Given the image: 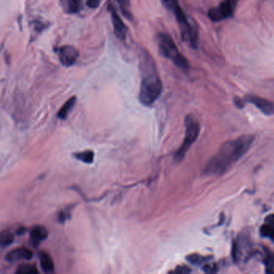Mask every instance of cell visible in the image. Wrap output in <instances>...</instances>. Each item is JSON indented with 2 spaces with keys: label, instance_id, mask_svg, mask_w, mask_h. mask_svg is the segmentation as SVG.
<instances>
[{
  "label": "cell",
  "instance_id": "obj_12",
  "mask_svg": "<svg viewBox=\"0 0 274 274\" xmlns=\"http://www.w3.org/2000/svg\"><path fill=\"white\" fill-rule=\"evenodd\" d=\"M60 6L66 14H77L82 9L83 0H60Z\"/></svg>",
  "mask_w": 274,
  "mask_h": 274
},
{
  "label": "cell",
  "instance_id": "obj_15",
  "mask_svg": "<svg viewBox=\"0 0 274 274\" xmlns=\"http://www.w3.org/2000/svg\"><path fill=\"white\" fill-rule=\"evenodd\" d=\"M76 102H77V97H72L69 98L61 107V109L59 110L58 113H57L58 118L61 119V120H65L68 117L69 112L73 109Z\"/></svg>",
  "mask_w": 274,
  "mask_h": 274
},
{
  "label": "cell",
  "instance_id": "obj_18",
  "mask_svg": "<svg viewBox=\"0 0 274 274\" xmlns=\"http://www.w3.org/2000/svg\"><path fill=\"white\" fill-rule=\"evenodd\" d=\"M16 273L17 274H34L38 273L37 266L33 264H22L17 268Z\"/></svg>",
  "mask_w": 274,
  "mask_h": 274
},
{
  "label": "cell",
  "instance_id": "obj_2",
  "mask_svg": "<svg viewBox=\"0 0 274 274\" xmlns=\"http://www.w3.org/2000/svg\"><path fill=\"white\" fill-rule=\"evenodd\" d=\"M140 69L142 79L139 97L143 105L150 106L160 97L163 84L156 62L148 51H142L140 53Z\"/></svg>",
  "mask_w": 274,
  "mask_h": 274
},
{
  "label": "cell",
  "instance_id": "obj_9",
  "mask_svg": "<svg viewBox=\"0 0 274 274\" xmlns=\"http://www.w3.org/2000/svg\"><path fill=\"white\" fill-rule=\"evenodd\" d=\"M109 11L111 14V20H112L115 36L120 41H125L127 31H128L125 23L123 22L120 16L117 14V11L115 10L113 5H109Z\"/></svg>",
  "mask_w": 274,
  "mask_h": 274
},
{
  "label": "cell",
  "instance_id": "obj_17",
  "mask_svg": "<svg viewBox=\"0 0 274 274\" xmlns=\"http://www.w3.org/2000/svg\"><path fill=\"white\" fill-rule=\"evenodd\" d=\"M117 2L124 17L128 20H132L129 0H117Z\"/></svg>",
  "mask_w": 274,
  "mask_h": 274
},
{
  "label": "cell",
  "instance_id": "obj_5",
  "mask_svg": "<svg viewBox=\"0 0 274 274\" xmlns=\"http://www.w3.org/2000/svg\"><path fill=\"white\" fill-rule=\"evenodd\" d=\"M185 136L184 142L180 146V148L176 151L174 156V160L176 163H180L185 158L188 150L192 147V144L197 140L200 135V123L193 115H188L185 118Z\"/></svg>",
  "mask_w": 274,
  "mask_h": 274
},
{
  "label": "cell",
  "instance_id": "obj_25",
  "mask_svg": "<svg viewBox=\"0 0 274 274\" xmlns=\"http://www.w3.org/2000/svg\"><path fill=\"white\" fill-rule=\"evenodd\" d=\"M100 4H101V0H87L86 1V6L92 9H97Z\"/></svg>",
  "mask_w": 274,
  "mask_h": 274
},
{
  "label": "cell",
  "instance_id": "obj_26",
  "mask_svg": "<svg viewBox=\"0 0 274 274\" xmlns=\"http://www.w3.org/2000/svg\"><path fill=\"white\" fill-rule=\"evenodd\" d=\"M203 269H204V271L205 272H215L216 271V265H215V264H214V265L205 264V265L204 266Z\"/></svg>",
  "mask_w": 274,
  "mask_h": 274
},
{
  "label": "cell",
  "instance_id": "obj_10",
  "mask_svg": "<svg viewBox=\"0 0 274 274\" xmlns=\"http://www.w3.org/2000/svg\"><path fill=\"white\" fill-rule=\"evenodd\" d=\"M33 252L29 248L25 247L15 248L7 254L6 260L9 262H15L17 260H30L33 259Z\"/></svg>",
  "mask_w": 274,
  "mask_h": 274
},
{
  "label": "cell",
  "instance_id": "obj_6",
  "mask_svg": "<svg viewBox=\"0 0 274 274\" xmlns=\"http://www.w3.org/2000/svg\"><path fill=\"white\" fill-rule=\"evenodd\" d=\"M238 0H223L219 6L208 12V17L214 22L224 21L233 17Z\"/></svg>",
  "mask_w": 274,
  "mask_h": 274
},
{
  "label": "cell",
  "instance_id": "obj_13",
  "mask_svg": "<svg viewBox=\"0 0 274 274\" xmlns=\"http://www.w3.org/2000/svg\"><path fill=\"white\" fill-rule=\"evenodd\" d=\"M260 232L263 237L269 238L274 242V214L268 215L264 219V224L260 227Z\"/></svg>",
  "mask_w": 274,
  "mask_h": 274
},
{
  "label": "cell",
  "instance_id": "obj_21",
  "mask_svg": "<svg viewBox=\"0 0 274 274\" xmlns=\"http://www.w3.org/2000/svg\"><path fill=\"white\" fill-rule=\"evenodd\" d=\"M264 263H265L266 272H272L274 269V255L268 249L266 250Z\"/></svg>",
  "mask_w": 274,
  "mask_h": 274
},
{
  "label": "cell",
  "instance_id": "obj_16",
  "mask_svg": "<svg viewBox=\"0 0 274 274\" xmlns=\"http://www.w3.org/2000/svg\"><path fill=\"white\" fill-rule=\"evenodd\" d=\"M73 156L76 160L87 164H93V160H94V152L90 150L85 151V152H77V153H75Z\"/></svg>",
  "mask_w": 274,
  "mask_h": 274
},
{
  "label": "cell",
  "instance_id": "obj_11",
  "mask_svg": "<svg viewBox=\"0 0 274 274\" xmlns=\"http://www.w3.org/2000/svg\"><path fill=\"white\" fill-rule=\"evenodd\" d=\"M48 235H49L48 230L44 226H34L30 232L31 244L34 247H37L41 244L43 240H46Z\"/></svg>",
  "mask_w": 274,
  "mask_h": 274
},
{
  "label": "cell",
  "instance_id": "obj_8",
  "mask_svg": "<svg viewBox=\"0 0 274 274\" xmlns=\"http://www.w3.org/2000/svg\"><path fill=\"white\" fill-rule=\"evenodd\" d=\"M244 101V102L250 103L255 105L264 114L268 115V116L274 114V102L268 101L267 99L258 97L255 95H248L246 96Z\"/></svg>",
  "mask_w": 274,
  "mask_h": 274
},
{
  "label": "cell",
  "instance_id": "obj_23",
  "mask_svg": "<svg viewBox=\"0 0 274 274\" xmlns=\"http://www.w3.org/2000/svg\"><path fill=\"white\" fill-rule=\"evenodd\" d=\"M192 272V269L187 265H179L174 270V273L187 274Z\"/></svg>",
  "mask_w": 274,
  "mask_h": 274
},
{
  "label": "cell",
  "instance_id": "obj_27",
  "mask_svg": "<svg viewBox=\"0 0 274 274\" xmlns=\"http://www.w3.org/2000/svg\"><path fill=\"white\" fill-rule=\"evenodd\" d=\"M25 232H26V228H24V227H21V228H19L17 230V235H20V236L24 235V234L25 233Z\"/></svg>",
  "mask_w": 274,
  "mask_h": 274
},
{
  "label": "cell",
  "instance_id": "obj_3",
  "mask_svg": "<svg viewBox=\"0 0 274 274\" xmlns=\"http://www.w3.org/2000/svg\"><path fill=\"white\" fill-rule=\"evenodd\" d=\"M162 4L166 9L173 13L174 17L180 27L183 41L188 43L194 49L197 48L198 33L196 29L189 22L188 17L179 4L178 0H162Z\"/></svg>",
  "mask_w": 274,
  "mask_h": 274
},
{
  "label": "cell",
  "instance_id": "obj_7",
  "mask_svg": "<svg viewBox=\"0 0 274 274\" xmlns=\"http://www.w3.org/2000/svg\"><path fill=\"white\" fill-rule=\"evenodd\" d=\"M55 51L58 56L59 61L63 66H73L78 58V51L76 48L70 45H64L55 49Z\"/></svg>",
  "mask_w": 274,
  "mask_h": 274
},
{
  "label": "cell",
  "instance_id": "obj_20",
  "mask_svg": "<svg viewBox=\"0 0 274 274\" xmlns=\"http://www.w3.org/2000/svg\"><path fill=\"white\" fill-rule=\"evenodd\" d=\"M186 259L190 262L191 264H194V265H200L203 263H205L206 261H208L209 257H205V256H202L199 254H191L189 256H187Z\"/></svg>",
  "mask_w": 274,
  "mask_h": 274
},
{
  "label": "cell",
  "instance_id": "obj_4",
  "mask_svg": "<svg viewBox=\"0 0 274 274\" xmlns=\"http://www.w3.org/2000/svg\"><path fill=\"white\" fill-rule=\"evenodd\" d=\"M158 47L160 54L173 62L174 65L182 70H188L189 63L180 53L172 37L167 33H160L157 36Z\"/></svg>",
  "mask_w": 274,
  "mask_h": 274
},
{
  "label": "cell",
  "instance_id": "obj_1",
  "mask_svg": "<svg viewBox=\"0 0 274 274\" xmlns=\"http://www.w3.org/2000/svg\"><path fill=\"white\" fill-rule=\"evenodd\" d=\"M253 141V135L245 134L224 143L206 164L204 175L221 176L228 172L248 152Z\"/></svg>",
  "mask_w": 274,
  "mask_h": 274
},
{
  "label": "cell",
  "instance_id": "obj_22",
  "mask_svg": "<svg viewBox=\"0 0 274 274\" xmlns=\"http://www.w3.org/2000/svg\"><path fill=\"white\" fill-rule=\"evenodd\" d=\"M32 25H33V32L37 33V34L41 33V32L45 29V27H46L45 23H43L42 21H33Z\"/></svg>",
  "mask_w": 274,
  "mask_h": 274
},
{
  "label": "cell",
  "instance_id": "obj_14",
  "mask_svg": "<svg viewBox=\"0 0 274 274\" xmlns=\"http://www.w3.org/2000/svg\"><path fill=\"white\" fill-rule=\"evenodd\" d=\"M39 258H40V264L44 272H49V273L54 272V263L49 254L45 252H40Z\"/></svg>",
  "mask_w": 274,
  "mask_h": 274
},
{
  "label": "cell",
  "instance_id": "obj_24",
  "mask_svg": "<svg viewBox=\"0 0 274 274\" xmlns=\"http://www.w3.org/2000/svg\"><path fill=\"white\" fill-rule=\"evenodd\" d=\"M70 218V213H69L68 210H65V211H61L58 215V220L61 223H64L68 219Z\"/></svg>",
  "mask_w": 274,
  "mask_h": 274
},
{
  "label": "cell",
  "instance_id": "obj_19",
  "mask_svg": "<svg viewBox=\"0 0 274 274\" xmlns=\"http://www.w3.org/2000/svg\"><path fill=\"white\" fill-rule=\"evenodd\" d=\"M14 241V235L9 231H4L0 234V244L3 248L11 245Z\"/></svg>",
  "mask_w": 274,
  "mask_h": 274
}]
</instances>
